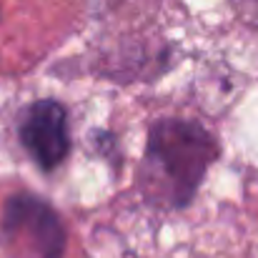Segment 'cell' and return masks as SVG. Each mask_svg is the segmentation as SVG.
I'll list each match as a JSON object with an SVG mask.
<instances>
[{"mask_svg": "<svg viewBox=\"0 0 258 258\" xmlns=\"http://www.w3.org/2000/svg\"><path fill=\"white\" fill-rule=\"evenodd\" d=\"M216 158L218 143L201 123L185 118L156 120L138 175L143 198L163 211L185 208Z\"/></svg>", "mask_w": 258, "mask_h": 258, "instance_id": "6da1fadb", "label": "cell"}, {"mask_svg": "<svg viewBox=\"0 0 258 258\" xmlns=\"http://www.w3.org/2000/svg\"><path fill=\"white\" fill-rule=\"evenodd\" d=\"M0 246L8 258H63L66 228L48 201L15 193L0 211Z\"/></svg>", "mask_w": 258, "mask_h": 258, "instance_id": "7a4b0ae2", "label": "cell"}, {"mask_svg": "<svg viewBox=\"0 0 258 258\" xmlns=\"http://www.w3.org/2000/svg\"><path fill=\"white\" fill-rule=\"evenodd\" d=\"M18 136L38 168L48 173L55 171L71 153L68 113L53 98L35 100L20 113Z\"/></svg>", "mask_w": 258, "mask_h": 258, "instance_id": "3957f363", "label": "cell"}]
</instances>
